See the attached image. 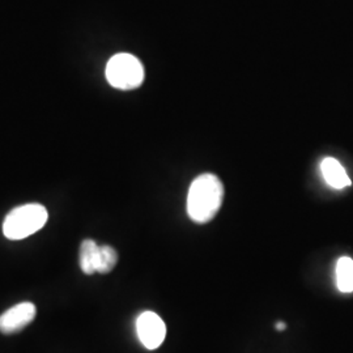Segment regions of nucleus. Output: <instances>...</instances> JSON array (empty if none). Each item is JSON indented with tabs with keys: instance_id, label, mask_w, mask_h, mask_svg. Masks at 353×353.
I'll return each mask as SVG.
<instances>
[{
	"instance_id": "nucleus-9",
	"label": "nucleus",
	"mask_w": 353,
	"mask_h": 353,
	"mask_svg": "<svg viewBox=\"0 0 353 353\" xmlns=\"http://www.w3.org/2000/svg\"><path fill=\"white\" fill-rule=\"evenodd\" d=\"M118 262V254L112 246L103 245L100 246L99 250V259H97V272L100 274H109Z\"/></svg>"
},
{
	"instance_id": "nucleus-8",
	"label": "nucleus",
	"mask_w": 353,
	"mask_h": 353,
	"mask_svg": "<svg viewBox=\"0 0 353 353\" xmlns=\"http://www.w3.org/2000/svg\"><path fill=\"white\" fill-rule=\"evenodd\" d=\"M336 287L343 293L353 292V259L341 256L336 263Z\"/></svg>"
},
{
	"instance_id": "nucleus-1",
	"label": "nucleus",
	"mask_w": 353,
	"mask_h": 353,
	"mask_svg": "<svg viewBox=\"0 0 353 353\" xmlns=\"http://www.w3.org/2000/svg\"><path fill=\"white\" fill-rule=\"evenodd\" d=\"M224 201V186L211 173L195 178L188 194V214L198 224H205L214 219Z\"/></svg>"
},
{
	"instance_id": "nucleus-7",
	"label": "nucleus",
	"mask_w": 353,
	"mask_h": 353,
	"mask_svg": "<svg viewBox=\"0 0 353 353\" xmlns=\"http://www.w3.org/2000/svg\"><path fill=\"white\" fill-rule=\"evenodd\" d=\"M100 246L93 240H84L80 245L79 262L80 268L84 274L93 275L97 272V259H99Z\"/></svg>"
},
{
	"instance_id": "nucleus-4",
	"label": "nucleus",
	"mask_w": 353,
	"mask_h": 353,
	"mask_svg": "<svg viewBox=\"0 0 353 353\" xmlns=\"http://www.w3.org/2000/svg\"><path fill=\"white\" fill-rule=\"evenodd\" d=\"M137 331L141 344L148 350L159 348L166 335L164 321L153 312H144L140 314L137 321Z\"/></svg>"
},
{
	"instance_id": "nucleus-3",
	"label": "nucleus",
	"mask_w": 353,
	"mask_h": 353,
	"mask_svg": "<svg viewBox=\"0 0 353 353\" xmlns=\"http://www.w3.org/2000/svg\"><path fill=\"white\" fill-rule=\"evenodd\" d=\"M106 79L112 87L121 90L139 88L144 80V67L137 57L121 52L108 62Z\"/></svg>"
},
{
	"instance_id": "nucleus-6",
	"label": "nucleus",
	"mask_w": 353,
	"mask_h": 353,
	"mask_svg": "<svg viewBox=\"0 0 353 353\" xmlns=\"http://www.w3.org/2000/svg\"><path fill=\"white\" fill-rule=\"evenodd\" d=\"M321 170L323 178L331 188L341 190L351 186V179L338 160L326 157L321 164Z\"/></svg>"
},
{
	"instance_id": "nucleus-5",
	"label": "nucleus",
	"mask_w": 353,
	"mask_h": 353,
	"mask_svg": "<svg viewBox=\"0 0 353 353\" xmlns=\"http://www.w3.org/2000/svg\"><path fill=\"white\" fill-rule=\"evenodd\" d=\"M36 316V306L32 303L14 305L0 316V331L3 334H14L32 323Z\"/></svg>"
},
{
	"instance_id": "nucleus-2",
	"label": "nucleus",
	"mask_w": 353,
	"mask_h": 353,
	"mask_svg": "<svg viewBox=\"0 0 353 353\" xmlns=\"http://www.w3.org/2000/svg\"><path fill=\"white\" fill-rule=\"evenodd\" d=\"M48 217L46 208L37 203L17 207L7 214L3 224V233L10 240H24L42 229Z\"/></svg>"
},
{
	"instance_id": "nucleus-10",
	"label": "nucleus",
	"mask_w": 353,
	"mask_h": 353,
	"mask_svg": "<svg viewBox=\"0 0 353 353\" xmlns=\"http://www.w3.org/2000/svg\"><path fill=\"white\" fill-rule=\"evenodd\" d=\"M275 327H276V330H278V331H284V330L287 328V325H285L284 322H278Z\"/></svg>"
}]
</instances>
